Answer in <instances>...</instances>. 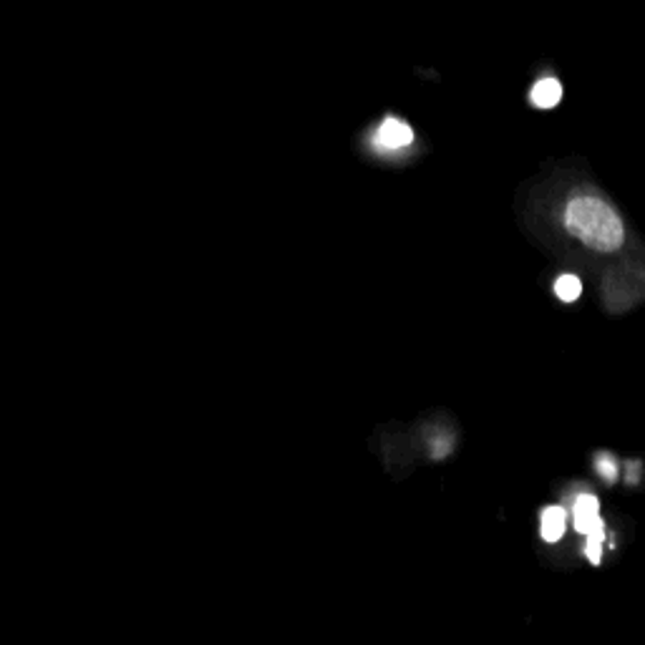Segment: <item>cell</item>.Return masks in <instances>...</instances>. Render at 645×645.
Instances as JSON below:
<instances>
[{
  "mask_svg": "<svg viewBox=\"0 0 645 645\" xmlns=\"http://www.w3.org/2000/svg\"><path fill=\"white\" fill-rule=\"evenodd\" d=\"M567 529V512L562 507H547L539 517V534L545 542H560Z\"/></svg>",
  "mask_w": 645,
  "mask_h": 645,
  "instance_id": "cell-4",
  "label": "cell"
},
{
  "mask_svg": "<svg viewBox=\"0 0 645 645\" xmlns=\"http://www.w3.org/2000/svg\"><path fill=\"white\" fill-rule=\"evenodd\" d=\"M572 522L580 534L588 537L597 525H600V501L592 494H580L572 504Z\"/></svg>",
  "mask_w": 645,
  "mask_h": 645,
  "instance_id": "cell-2",
  "label": "cell"
},
{
  "mask_svg": "<svg viewBox=\"0 0 645 645\" xmlns=\"http://www.w3.org/2000/svg\"><path fill=\"white\" fill-rule=\"evenodd\" d=\"M555 293H557L560 300L572 303V300L580 298V293H583V282H580V277H575V275H562L557 282H555Z\"/></svg>",
  "mask_w": 645,
  "mask_h": 645,
  "instance_id": "cell-6",
  "label": "cell"
},
{
  "mask_svg": "<svg viewBox=\"0 0 645 645\" xmlns=\"http://www.w3.org/2000/svg\"><path fill=\"white\" fill-rule=\"evenodd\" d=\"M381 149H401V146H408L414 141V132L411 126L401 119H386L381 126H378L376 137H373Z\"/></svg>",
  "mask_w": 645,
  "mask_h": 645,
  "instance_id": "cell-3",
  "label": "cell"
},
{
  "mask_svg": "<svg viewBox=\"0 0 645 645\" xmlns=\"http://www.w3.org/2000/svg\"><path fill=\"white\" fill-rule=\"evenodd\" d=\"M560 99H562V86H560L557 78H542V81L534 83L529 101H532L537 109H552L557 106Z\"/></svg>",
  "mask_w": 645,
  "mask_h": 645,
  "instance_id": "cell-5",
  "label": "cell"
},
{
  "mask_svg": "<svg viewBox=\"0 0 645 645\" xmlns=\"http://www.w3.org/2000/svg\"><path fill=\"white\" fill-rule=\"evenodd\" d=\"M602 542H605V522H600V525L588 534V542H585V555H588V560L592 564H600Z\"/></svg>",
  "mask_w": 645,
  "mask_h": 645,
  "instance_id": "cell-7",
  "label": "cell"
},
{
  "mask_svg": "<svg viewBox=\"0 0 645 645\" xmlns=\"http://www.w3.org/2000/svg\"><path fill=\"white\" fill-rule=\"evenodd\" d=\"M595 469L605 482H615V476H618V464H615V459L610 454H597Z\"/></svg>",
  "mask_w": 645,
  "mask_h": 645,
  "instance_id": "cell-8",
  "label": "cell"
},
{
  "mask_svg": "<svg viewBox=\"0 0 645 645\" xmlns=\"http://www.w3.org/2000/svg\"><path fill=\"white\" fill-rule=\"evenodd\" d=\"M564 227L580 242L600 252H615L625 240L620 217L600 197H575L564 209Z\"/></svg>",
  "mask_w": 645,
  "mask_h": 645,
  "instance_id": "cell-1",
  "label": "cell"
}]
</instances>
